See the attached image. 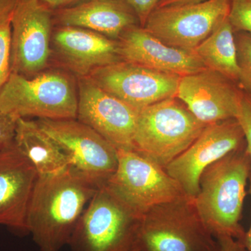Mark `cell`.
<instances>
[{"mask_svg":"<svg viewBox=\"0 0 251 251\" xmlns=\"http://www.w3.org/2000/svg\"><path fill=\"white\" fill-rule=\"evenodd\" d=\"M206 126L176 97L165 99L140 110L133 150L165 168L197 139Z\"/></svg>","mask_w":251,"mask_h":251,"instance_id":"4","label":"cell"},{"mask_svg":"<svg viewBox=\"0 0 251 251\" xmlns=\"http://www.w3.org/2000/svg\"><path fill=\"white\" fill-rule=\"evenodd\" d=\"M230 5L231 0H206L156 8L143 27L167 45L194 51L228 18Z\"/></svg>","mask_w":251,"mask_h":251,"instance_id":"8","label":"cell"},{"mask_svg":"<svg viewBox=\"0 0 251 251\" xmlns=\"http://www.w3.org/2000/svg\"><path fill=\"white\" fill-rule=\"evenodd\" d=\"M143 214L108 184L86 206L71 238V251H139Z\"/></svg>","mask_w":251,"mask_h":251,"instance_id":"3","label":"cell"},{"mask_svg":"<svg viewBox=\"0 0 251 251\" xmlns=\"http://www.w3.org/2000/svg\"><path fill=\"white\" fill-rule=\"evenodd\" d=\"M216 239L219 244L220 251H248L243 243L229 236H220Z\"/></svg>","mask_w":251,"mask_h":251,"instance_id":"27","label":"cell"},{"mask_svg":"<svg viewBox=\"0 0 251 251\" xmlns=\"http://www.w3.org/2000/svg\"><path fill=\"white\" fill-rule=\"evenodd\" d=\"M18 118L13 114L0 111V149L14 141Z\"/></svg>","mask_w":251,"mask_h":251,"instance_id":"25","label":"cell"},{"mask_svg":"<svg viewBox=\"0 0 251 251\" xmlns=\"http://www.w3.org/2000/svg\"><path fill=\"white\" fill-rule=\"evenodd\" d=\"M100 186L72 166L38 175L29 202L27 229L40 251H62Z\"/></svg>","mask_w":251,"mask_h":251,"instance_id":"1","label":"cell"},{"mask_svg":"<svg viewBox=\"0 0 251 251\" xmlns=\"http://www.w3.org/2000/svg\"><path fill=\"white\" fill-rule=\"evenodd\" d=\"M76 119L117 150L133 149L140 110L105 92L88 76L77 77Z\"/></svg>","mask_w":251,"mask_h":251,"instance_id":"13","label":"cell"},{"mask_svg":"<svg viewBox=\"0 0 251 251\" xmlns=\"http://www.w3.org/2000/svg\"><path fill=\"white\" fill-rule=\"evenodd\" d=\"M14 143L34 166L38 175L57 173L71 166L58 145L46 133L36 121L18 118Z\"/></svg>","mask_w":251,"mask_h":251,"instance_id":"19","label":"cell"},{"mask_svg":"<svg viewBox=\"0 0 251 251\" xmlns=\"http://www.w3.org/2000/svg\"><path fill=\"white\" fill-rule=\"evenodd\" d=\"M18 0H0V26L11 21Z\"/></svg>","mask_w":251,"mask_h":251,"instance_id":"28","label":"cell"},{"mask_svg":"<svg viewBox=\"0 0 251 251\" xmlns=\"http://www.w3.org/2000/svg\"><path fill=\"white\" fill-rule=\"evenodd\" d=\"M53 19L54 26L84 28L114 40L130 27L140 25L135 11L125 0H89L54 10Z\"/></svg>","mask_w":251,"mask_h":251,"instance_id":"18","label":"cell"},{"mask_svg":"<svg viewBox=\"0 0 251 251\" xmlns=\"http://www.w3.org/2000/svg\"><path fill=\"white\" fill-rule=\"evenodd\" d=\"M206 0H161L157 8L175 6V5L196 4V3L202 2Z\"/></svg>","mask_w":251,"mask_h":251,"instance_id":"30","label":"cell"},{"mask_svg":"<svg viewBox=\"0 0 251 251\" xmlns=\"http://www.w3.org/2000/svg\"><path fill=\"white\" fill-rule=\"evenodd\" d=\"M251 173L246 144L206 168L201 175L195 203L214 237L229 236L244 244L246 231L240 221Z\"/></svg>","mask_w":251,"mask_h":251,"instance_id":"2","label":"cell"},{"mask_svg":"<svg viewBox=\"0 0 251 251\" xmlns=\"http://www.w3.org/2000/svg\"><path fill=\"white\" fill-rule=\"evenodd\" d=\"M116 171L107 184L141 214L184 196L166 169L133 149L117 150Z\"/></svg>","mask_w":251,"mask_h":251,"instance_id":"9","label":"cell"},{"mask_svg":"<svg viewBox=\"0 0 251 251\" xmlns=\"http://www.w3.org/2000/svg\"><path fill=\"white\" fill-rule=\"evenodd\" d=\"M194 52L206 68L238 84L237 47L234 30L228 18L221 23Z\"/></svg>","mask_w":251,"mask_h":251,"instance_id":"20","label":"cell"},{"mask_svg":"<svg viewBox=\"0 0 251 251\" xmlns=\"http://www.w3.org/2000/svg\"><path fill=\"white\" fill-rule=\"evenodd\" d=\"M249 194L251 196V173L249 177ZM244 245L247 248L248 251H251V224L250 228L246 232L245 239L244 241Z\"/></svg>","mask_w":251,"mask_h":251,"instance_id":"31","label":"cell"},{"mask_svg":"<svg viewBox=\"0 0 251 251\" xmlns=\"http://www.w3.org/2000/svg\"><path fill=\"white\" fill-rule=\"evenodd\" d=\"M11 21L0 26V89L11 74Z\"/></svg>","mask_w":251,"mask_h":251,"instance_id":"22","label":"cell"},{"mask_svg":"<svg viewBox=\"0 0 251 251\" xmlns=\"http://www.w3.org/2000/svg\"><path fill=\"white\" fill-rule=\"evenodd\" d=\"M239 68L238 85L251 97V34L234 31Z\"/></svg>","mask_w":251,"mask_h":251,"instance_id":"21","label":"cell"},{"mask_svg":"<svg viewBox=\"0 0 251 251\" xmlns=\"http://www.w3.org/2000/svg\"><path fill=\"white\" fill-rule=\"evenodd\" d=\"M237 119L242 126L251 161V97L244 92Z\"/></svg>","mask_w":251,"mask_h":251,"instance_id":"24","label":"cell"},{"mask_svg":"<svg viewBox=\"0 0 251 251\" xmlns=\"http://www.w3.org/2000/svg\"><path fill=\"white\" fill-rule=\"evenodd\" d=\"M105 92L138 110L176 97L180 76L120 61L88 75Z\"/></svg>","mask_w":251,"mask_h":251,"instance_id":"12","label":"cell"},{"mask_svg":"<svg viewBox=\"0 0 251 251\" xmlns=\"http://www.w3.org/2000/svg\"><path fill=\"white\" fill-rule=\"evenodd\" d=\"M51 43L59 59L77 77L122 61L117 40L90 29L56 26Z\"/></svg>","mask_w":251,"mask_h":251,"instance_id":"17","label":"cell"},{"mask_svg":"<svg viewBox=\"0 0 251 251\" xmlns=\"http://www.w3.org/2000/svg\"><path fill=\"white\" fill-rule=\"evenodd\" d=\"M135 11L141 27H144L150 15L158 7L161 0H125Z\"/></svg>","mask_w":251,"mask_h":251,"instance_id":"26","label":"cell"},{"mask_svg":"<svg viewBox=\"0 0 251 251\" xmlns=\"http://www.w3.org/2000/svg\"><path fill=\"white\" fill-rule=\"evenodd\" d=\"M41 1L54 11V10L64 9V8L72 7L89 0H41Z\"/></svg>","mask_w":251,"mask_h":251,"instance_id":"29","label":"cell"},{"mask_svg":"<svg viewBox=\"0 0 251 251\" xmlns=\"http://www.w3.org/2000/svg\"><path fill=\"white\" fill-rule=\"evenodd\" d=\"M244 91L237 82L205 69L180 77L176 97L208 125L237 119Z\"/></svg>","mask_w":251,"mask_h":251,"instance_id":"14","label":"cell"},{"mask_svg":"<svg viewBox=\"0 0 251 251\" xmlns=\"http://www.w3.org/2000/svg\"><path fill=\"white\" fill-rule=\"evenodd\" d=\"M37 178L35 168L14 140L0 149V226L17 235L29 234L28 208Z\"/></svg>","mask_w":251,"mask_h":251,"instance_id":"15","label":"cell"},{"mask_svg":"<svg viewBox=\"0 0 251 251\" xmlns=\"http://www.w3.org/2000/svg\"><path fill=\"white\" fill-rule=\"evenodd\" d=\"M53 10L41 0H18L11 19V73L32 77L50 57Z\"/></svg>","mask_w":251,"mask_h":251,"instance_id":"10","label":"cell"},{"mask_svg":"<svg viewBox=\"0 0 251 251\" xmlns=\"http://www.w3.org/2000/svg\"><path fill=\"white\" fill-rule=\"evenodd\" d=\"M228 18L234 31L251 34V0H231Z\"/></svg>","mask_w":251,"mask_h":251,"instance_id":"23","label":"cell"},{"mask_svg":"<svg viewBox=\"0 0 251 251\" xmlns=\"http://www.w3.org/2000/svg\"><path fill=\"white\" fill-rule=\"evenodd\" d=\"M36 121L58 145L71 166L99 186L108 183L118 163L117 148L108 140L77 119Z\"/></svg>","mask_w":251,"mask_h":251,"instance_id":"7","label":"cell"},{"mask_svg":"<svg viewBox=\"0 0 251 251\" xmlns=\"http://www.w3.org/2000/svg\"><path fill=\"white\" fill-rule=\"evenodd\" d=\"M77 88L67 73L51 70L27 77L11 73L0 89V111L21 118L76 119Z\"/></svg>","mask_w":251,"mask_h":251,"instance_id":"5","label":"cell"},{"mask_svg":"<svg viewBox=\"0 0 251 251\" xmlns=\"http://www.w3.org/2000/svg\"><path fill=\"white\" fill-rule=\"evenodd\" d=\"M139 251H220L195 198L184 195L143 214Z\"/></svg>","mask_w":251,"mask_h":251,"instance_id":"6","label":"cell"},{"mask_svg":"<svg viewBox=\"0 0 251 251\" xmlns=\"http://www.w3.org/2000/svg\"><path fill=\"white\" fill-rule=\"evenodd\" d=\"M117 43L122 61L156 72L182 77L206 68L194 51L167 45L140 25L126 29Z\"/></svg>","mask_w":251,"mask_h":251,"instance_id":"16","label":"cell"},{"mask_svg":"<svg viewBox=\"0 0 251 251\" xmlns=\"http://www.w3.org/2000/svg\"><path fill=\"white\" fill-rule=\"evenodd\" d=\"M244 145L245 136L237 119L211 124L165 169L185 195L195 198L199 192L200 179L204 170Z\"/></svg>","mask_w":251,"mask_h":251,"instance_id":"11","label":"cell"}]
</instances>
